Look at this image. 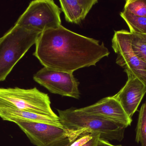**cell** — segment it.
<instances>
[{"label": "cell", "instance_id": "cell-1", "mask_svg": "<svg viewBox=\"0 0 146 146\" xmlns=\"http://www.w3.org/2000/svg\"><path fill=\"white\" fill-rule=\"evenodd\" d=\"M33 53L44 67L73 73L95 66L110 52L104 43L75 33L62 25L43 32L37 39Z\"/></svg>", "mask_w": 146, "mask_h": 146}, {"label": "cell", "instance_id": "cell-2", "mask_svg": "<svg viewBox=\"0 0 146 146\" xmlns=\"http://www.w3.org/2000/svg\"><path fill=\"white\" fill-rule=\"evenodd\" d=\"M41 33L15 25L0 38V82L36 44Z\"/></svg>", "mask_w": 146, "mask_h": 146}, {"label": "cell", "instance_id": "cell-3", "mask_svg": "<svg viewBox=\"0 0 146 146\" xmlns=\"http://www.w3.org/2000/svg\"><path fill=\"white\" fill-rule=\"evenodd\" d=\"M59 120L65 128L69 130L85 129L99 134L100 139L121 141L124 138L126 127L100 117L85 113L78 109L57 110Z\"/></svg>", "mask_w": 146, "mask_h": 146}, {"label": "cell", "instance_id": "cell-4", "mask_svg": "<svg viewBox=\"0 0 146 146\" xmlns=\"http://www.w3.org/2000/svg\"><path fill=\"white\" fill-rule=\"evenodd\" d=\"M48 95L36 87L0 88V106L25 111L59 119L51 109Z\"/></svg>", "mask_w": 146, "mask_h": 146}, {"label": "cell", "instance_id": "cell-5", "mask_svg": "<svg viewBox=\"0 0 146 146\" xmlns=\"http://www.w3.org/2000/svg\"><path fill=\"white\" fill-rule=\"evenodd\" d=\"M61 11L52 0L32 1L15 25L41 33L61 25Z\"/></svg>", "mask_w": 146, "mask_h": 146}, {"label": "cell", "instance_id": "cell-6", "mask_svg": "<svg viewBox=\"0 0 146 146\" xmlns=\"http://www.w3.org/2000/svg\"><path fill=\"white\" fill-rule=\"evenodd\" d=\"M32 143L36 146H65L87 129L69 130L41 123L14 121Z\"/></svg>", "mask_w": 146, "mask_h": 146}, {"label": "cell", "instance_id": "cell-7", "mask_svg": "<svg viewBox=\"0 0 146 146\" xmlns=\"http://www.w3.org/2000/svg\"><path fill=\"white\" fill-rule=\"evenodd\" d=\"M112 48L117 54L116 63L136 76L146 85V63L135 54L131 45L130 32L126 30L115 31Z\"/></svg>", "mask_w": 146, "mask_h": 146}, {"label": "cell", "instance_id": "cell-8", "mask_svg": "<svg viewBox=\"0 0 146 146\" xmlns=\"http://www.w3.org/2000/svg\"><path fill=\"white\" fill-rule=\"evenodd\" d=\"M33 79L51 93L76 99L80 98L79 82L73 73L56 71L44 67L34 75Z\"/></svg>", "mask_w": 146, "mask_h": 146}, {"label": "cell", "instance_id": "cell-9", "mask_svg": "<svg viewBox=\"0 0 146 146\" xmlns=\"http://www.w3.org/2000/svg\"><path fill=\"white\" fill-rule=\"evenodd\" d=\"M128 80L125 85L114 96L127 115L132 118L146 93V85L136 76L126 72Z\"/></svg>", "mask_w": 146, "mask_h": 146}, {"label": "cell", "instance_id": "cell-10", "mask_svg": "<svg viewBox=\"0 0 146 146\" xmlns=\"http://www.w3.org/2000/svg\"><path fill=\"white\" fill-rule=\"evenodd\" d=\"M78 110L120 123L126 128L132 121L119 102L112 97L105 98L92 105Z\"/></svg>", "mask_w": 146, "mask_h": 146}, {"label": "cell", "instance_id": "cell-11", "mask_svg": "<svg viewBox=\"0 0 146 146\" xmlns=\"http://www.w3.org/2000/svg\"><path fill=\"white\" fill-rule=\"evenodd\" d=\"M0 117L3 121L13 122L14 121L41 123L64 127L59 119L25 111L0 106Z\"/></svg>", "mask_w": 146, "mask_h": 146}, {"label": "cell", "instance_id": "cell-12", "mask_svg": "<svg viewBox=\"0 0 146 146\" xmlns=\"http://www.w3.org/2000/svg\"><path fill=\"white\" fill-rule=\"evenodd\" d=\"M62 11L65 15L68 22L79 24L86 18L94 5L98 2V0L88 1H63L60 0Z\"/></svg>", "mask_w": 146, "mask_h": 146}, {"label": "cell", "instance_id": "cell-13", "mask_svg": "<svg viewBox=\"0 0 146 146\" xmlns=\"http://www.w3.org/2000/svg\"><path fill=\"white\" fill-rule=\"evenodd\" d=\"M120 15L129 27V32L146 34V17L134 15L124 9Z\"/></svg>", "mask_w": 146, "mask_h": 146}, {"label": "cell", "instance_id": "cell-14", "mask_svg": "<svg viewBox=\"0 0 146 146\" xmlns=\"http://www.w3.org/2000/svg\"><path fill=\"white\" fill-rule=\"evenodd\" d=\"M100 135L85 130L65 146H97Z\"/></svg>", "mask_w": 146, "mask_h": 146}, {"label": "cell", "instance_id": "cell-15", "mask_svg": "<svg viewBox=\"0 0 146 146\" xmlns=\"http://www.w3.org/2000/svg\"><path fill=\"white\" fill-rule=\"evenodd\" d=\"M132 49L140 59L146 63V42L142 34L130 33Z\"/></svg>", "mask_w": 146, "mask_h": 146}, {"label": "cell", "instance_id": "cell-16", "mask_svg": "<svg viewBox=\"0 0 146 146\" xmlns=\"http://www.w3.org/2000/svg\"><path fill=\"white\" fill-rule=\"evenodd\" d=\"M136 141L141 146H146V103L141 106L139 115L136 131Z\"/></svg>", "mask_w": 146, "mask_h": 146}, {"label": "cell", "instance_id": "cell-17", "mask_svg": "<svg viewBox=\"0 0 146 146\" xmlns=\"http://www.w3.org/2000/svg\"><path fill=\"white\" fill-rule=\"evenodd\" d=\"M123 9L134 15L146 17V0H127Z\"/></svg>", "mask_w": 146, "mask_h": 146}, {"label": "cell", "instance_id": "cell-18", "mask_svg": "<svg viewBox=\"0 0 146 146\" xmlns=\"http://www.w3.org/2000/svg\"><path fill=\"white\" fill-rule=\"evenodd\" d=\"M97 146H122L121 145L116 146L111 145L110 143H109V141L104 140L101 139H99Z\"/></svg>", "mask_w": 146, "mask_h": 146}, {"label": "cell", "instance_id": "cell-19", "mask_svg": "<svg viewBox=\"0 0 146 146\" xmlns=\"http://www.w3.org/2000/svg\"><path fill=\"white\" fill-rule=\"evenodd\" d=\"M142 35H143V37H144V38H145V39L146 42V34H142Z\"/></svg>", "mask_w": 146, "mask_h": 146}, {"label": "cell", "instance_id": "cell-20", "mask_svg": "<svg viewBox=\"0 0 146 146\" xmlns=\"http://www.w3.org/2000/svg\"></svg>", "mask_w": 146, "mask_h": 146}]
</instances>
